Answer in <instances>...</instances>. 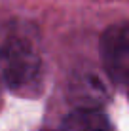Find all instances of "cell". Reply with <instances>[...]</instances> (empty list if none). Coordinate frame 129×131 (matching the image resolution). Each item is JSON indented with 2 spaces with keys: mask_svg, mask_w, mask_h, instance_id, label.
<instances>
[{
  "mask_svg": "<svg viewBox=\"0 0 129 131\" xmlns=\"http://www.w3.org/2000/svg\"><path fill=\"white\" fill-rule=\"evenodd\" d=\"M0 84L17 95H32L42 84V59L23 38H11L0 48Z\"/></svg>",
  "mask_w": 129,
  "mask_h": 131,
  "instance_id": "1",
  "label": "cell"
},
{
  "mask_svg": "<svg viewBox=\"0 0 129 131\" xmlns=\"http://www.w3.org/2000/svg\"><path fill=\"white\" fill-rule=\"evenodd\" d=\"M101 59L114 82L129 85V21L116 23L103 32Z\"/></svg>",
  "mask_w": 129,
  "mask_h": 131,
  "instance_id": "2",
  "label": "cell"
},
{
  "mask_svg": "<svg viewBox=\"0 0 129 131\" xmlns=\"http://www.w3.org/2000/svg\"><path fill=\"white\" fill-rule=\"evenodd\" d=\"M55 131H114L108 116L91 106L68 112Z\"/></svg>",
  "mask_w": 129,
  "mask_h": 131,
  "instance_id": "3",
  "label": "cell"
}]
</instances>
